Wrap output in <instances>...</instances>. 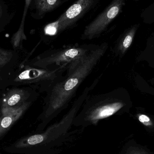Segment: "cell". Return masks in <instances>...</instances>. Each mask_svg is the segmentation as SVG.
<instances>
[{
    "mask_svg": "<svg viewBox=\"0 0 154 154\" xmlns=\"http://www.w3.org/2000/svg\"><path fill=\"white\" fill-rule=\"evenodd\" d=\"M43 136L41 135H35L31 136L29 137L26 141V143L22 144L19 145L17 146L16 147L17 148H20V147H24L26 146L27 145H34L40 143H42L43 141Z\"/></svg>",
    "mask_w": 154,
    "mask_h": 154,
    "instance_id": "10",
    "label": "cell"
},
{
    "mask_svg": "<svg viewBox=\"0 0 154 154\" xmlns=\"http://www.w3.org/2000/svg\"><path fill=\"white\" fill-rule=\"evenodd\" d=\"M3 11L2 9V6H1V4H0V18L2 17V15Z\"/></svg>",
    "mask_w": 154,
    "mask_h": 154,
    "instance_id": "15",
    "label": "cell"
},
{
    "mask_svg": "<svg viewBox=\"0 0 154 154\" xmlns=\"http://www.w3.org/2000/svg\"><path fill=\"white\" fill-rule=\"evenodd\" d=\"M31 2L32 0H25V5H24V9H23L22 19L21 22L19 29L17 31V32L24 33V23H25V18H26L27 12H28V9H29Z\"/></svg>",
    "mask_w": 154,
    "mask_h": 154,
    "instance_id": "12",
    "label": "cell"
},
{
    "mask_svg": "<svg viewBox=\"0 0 154 154\" xmlns=\"http://www.w3.org/2000/svg\"><path fill=\"white\" fill-rule=\"evenodd\" d=\"M96 0H78L56 21L48 24L43 29L44 42L51 43L64 31L74 27L77 21L91 7Z\"/></svg>",
    "mask_w": 154,
    "mask_h": 154,
    "instance_id": "5",
    "label": "cell"
},
{
    "mask_svg": "<svg viewBox=\"0 0 154 154\" xmlns=\"http://www.w3.org/2000/svg\"><path fill=\"white\" fill-rule=\"evenodd\" d=\"M69 63L58 67L36 68L27 66L18 76V81L34 86L41 92L47 93L63 79Z\"/></svg>",
    "mask_w": 154,
    "mask_h": 154,
    "instance_id": "4",
    "label": "cell"
},
{
    "mask_svg": "<svg viewBox=\"0 0 154 154\" xmlns=\"http://www.w3.org/2000/svg\"><path fill=\"white\" fill-rule=\"evenodd\" d=\"M61 2V0H34L38 18H42L47 13L53 11Z\"/></svg>",
    "mask_w": 154,
    "mask_h": 154,
    "instance_id": "9",
    "label": "cell"
},
{
    "mask_svg": "<svg viewBox=\"0 0 154 154\" xmlns=\"http://www.w3.org/2000/svg\"><path fill=\"white\" fill-rule=\"evenodd\" d=\"M119 10V3L115 2L112 3L85 27L81 39L82 40H91L100 37L106 31L109 23L118 14Z\"/></svg>",
    "mask_w": 154,
    "mask_h": 154,
    "instance_id": "6",
    "label": "cell"
},
{
    "mask_svg": "<svg viewBox=\"0 0 154 154\" xmlns=\"http://www.w3.org/2000/svg\"><path fill=\"white\" fill-rule=\"evenodd\" d=\"M36 91L23 89H13L8 91L1 102V112L17 107L26 101L32 100L37 97Z\"/></svg>",
    "mask_w": 154,
    "mask_h": 154,
    "instance_id": "7",
    "label": "cell"
},
{
    "mask_svg": "<svg viewBox=\"0 0 154 154\" xmlns=\"http://www.w3.org/2000/svg\"><path fill=\"white\" fill-rule=\"evenodd\" d=\"M139 121L142 123H145V122H148L150 121V119L145 115H142L139 117Z\"/></svg>",
    "mask_w": 154,
    "mask_h": 154,
    "instance_id": "14",
    "label": "cell"
},
{
    "mask_svg": "<svg viewBox=\"0 0 154 154\" xmlns=\"http://www.w3.org/2000/svg\"><path fill=\"white\" fill-rule=\"evenodd\" d=\"M108 48L107 42L97 44L88 53L69 63L62 80L46 93L42 114L44 119L52 118L68 107L80 86L101 61Z\"/></svg>",
    "mask_w": 154,
    "mask_h": 154,
    "instance_id": "1",
    "label": "cell"
},
{
    "mask_svg": "<svg viewBox=\"0 0 154 154\" xmlns=\"http://www.w3.org/2000/svg\"><path fill=\"white\" fill-rule=\"evenodd\" d=\"M32 101V100L26 101L17 107L1 112L0 137L5 134L23 115L30 107Z\"/></svg>",
    "mask_w": 154,
    "mask_h": 154,
    "instance_id": "8",
    "label": "cell"
},
{
    "mask_svg": "<svg viewBox=\"0 0 154 154\" xmlns=\"http://www.w3.org/2000/svg\"><path fill=\"white\" fill-rule=\"evenodd\" d=\"M12 53L11 51L0 49V67L4 66L11 59Z\"/></svg>",
    "mask_w": 154,
    "mask_h": 154,
    "instance_id": "11",
    "label": "cell"
},
{
    "mask_svg": "<svg viewBox=\"0 0 154 154\" xmlns=\"http://www.w3.org/2000/svg\"><path fill=\"white\" fill-rule=\"evenodd\" d=\"M115 91L100 94H89L82 105L77 119L96 123L115 115L124 106Z\"/></svg>",
    "mask_w": 154,
    "mask_h": 154,
    "instance_id": "2",
    "label": "cell"
},
{
    "mask_svg": "<svg viewBox=\"0 0 154 154\" xmlns=\"http://www.w3.org/2000/svg\"><path fill=\"white\" fill-rule=\"evenodd\" d=\"M97 45L76 43L58 48L50 49L31 60L28 66L42 69L60 66L81 57Z\"/></svg>",
    "mask_w": 154,
    "mask_h": 154,
    "instance_id": "3",
    "label": "cell"
},
{
    "mask_svg": "<svg viewBox=\"0 0 154 154\" xmlns=\"http://www.w3.org/2000/svg\"><path fill=\"white\" fill-rule=\"evenodd\" d=\"M132 42V38L130 35H127L124 39L122 46L125 48H128L130 47Z\"/></svg>",
    "mask_w": 154,
    "mask_h": 154,
    "instance_id": "13",
    "label": "cell"
}]
</instances>
